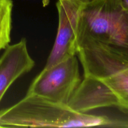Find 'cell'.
<instances>
[{
    "mask_svg": "<svg viewBox=\"0 0 128 128\" xmlns=\"http://www.w3.org/2000/svg\"><path fill=\"white\" fill-rule=\"evenodd\" d=\"M71 1H74L78 2H80V3L85 5V4H88L92 3V2H94V1H97V0H71Z\"/></svg>",
    "mask_w": 128,
    "mask_h": 128,
    "instance_id": "cell-9",
    "label": "cell"
},
{
    "mask_svg": "<svg viewBox=\"0 0 128 128\" xmlns=\"http://www.w3.org/2000/svg\"><path fill=\"white\" fill-rule=\"evenodd\" d=\"M84 4L71 0H58L59 23L57 34L46 65L47 69L76 54V34L79 16Z\"/></svg>",
    "mask_w": 128,
    "mask_h": 128,
    "instance_id": "cell-5",
    "label": "cell"
},
{
    "mask_svg": "<svg viewBox=\"0 0 128 128\" xmlns=\"http://www.w3.org/2000/svg\"><path fill=\"white\" fill-rule=\"evenodd\" d=\"M84 78L101 79L128 67V9L120 0L83 5L76 34Z\"/></svg>",
    "mask_w": 128,
    "mask_h": 128,
    "instance_id": "cell-1",
    "label": "cell"
},
{
    "mask_svg": "<svg viewBox=\"0 0 128 128\" xmlns=\"http://www.w3.org/2000/svg\"><path fill=\"white\" fill-rule=\"evenodd\" d=\"M12 6V0H0V51L11 41Z\"/></svg>",
    "mask_w": 128,
    "mask_h": 128,
    "instance_id": "cell-7",
    "label": "cell"
},
{
    "mask_svg": "<svg viewBox=\"0 0 128 128\" xmlns=\"http://www.w3.org/2000/svg\"><path fill=\"white\" fill-rule=\"evenodd\" d=\"M81 81L78 61L74 55L49 68H43L26 94L68 104Z\"/></svg>",
    "mask_w": 128,
    "mask_h": 128,
    "instance_id": "cell-4",
    "label": "cell"
},
{
    "mask_svg": "<svg viewBox=\"0 0 128 128\" xmlns=\"http://www.w3.org/2000/svg\"><path fill=\"white\" fill-rule=\"evenodd\" d=\"M121 4L126 8L128 9V0H120Z\"/></svg>",
    "mask_w": 128,
    "mask_h": 128,
    "instance_id": "cell-10",
    "label": "cell"
},
{
    "mask_svg": "<svg viewBox=\"0 0 128 128\" xmlns=\"http://www.w3.org/2000/svg\"><path fill=\"white\" fill-rule=\"evenodd\" d=\"M111 119L77 111L68 104L26 94L17 103L0 111V128L108 126Z\"/></svg>",
    "mask_w": 128,
    "mask_h": 128,
    "instance_id": "cell-2",
    "label": "cell"
},
{
    "mask_svg": "<svg viewBox=\"0 0 128 128\" xmlns=\"http://www.w3.org/2000/svg\"><path fill=\"white\" fill-rule=\"evenodd\" d=\"M34 64L29 54L26 39L7 46L0 58V102L11 85L30 72Z\"/></svg>",
    "mask_w": 128,
    "mask_h": 128,
    "instance_id": "cell-6",
    "label": "cell"
},
{
    "mask_svg": "<svg viewBox=\"0 0 128 128\" xmlns=\"http://www.w3.org/2000/svg\"><path fill=\"white\" fill-rule=\"evenodd\" d=\"M108 126L112 127H124L128 128V120H111V122Z\"/></svg>",
    "mask_w": 128,
    "mask_h": 128,
    "instance_id": "cell-8",
    "label": "cell"
},
{
    "mask_svg": "<svg viewBox=\"0 0 128 128\" xmlns=\"http://www.w3.org/2000/svg\"><path fill=\"white\" fill-rule=\"evenodd\" d=\"M68 104L81 112L114 106L128 114V67L104 78H84Z\"/></svg>",
    "mask_w": 128,
    "mask_h": 128,
    "instance_id": "cell-3",
    "label": "cell"
}]
</instances>
